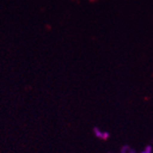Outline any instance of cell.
Wrapping results in <instances>:
<instances>
[{
	"mask_svg": "<svg viewBox=\"0 0 153 153\" xmlns=\"http://www.w3.org/2000/svg\"><path fill=\"white\" fill-rule=\"evenodd\" d=\"M121 153H136V152H135L130 147H128V146H125V147L122 149Z\"/></svg>",
	"mask_w": 153,
	"mask_h": 153,
	"instance_id": "cell-2",
	"label": "cell"
},
{
	"mask_svg": "<svg viewBox=\"0 0 153 153\" xmlns=\"http://www.w3.org/2000/svg\"><path fill=\"white\" fill-rule=\"evenodd\" d=\"M95 135L98 137H102V138H106L108 137V134L107 133L99 131V130H97V129H95Z\"/></svg>",
	"mask_w": 153,
	"mask_h": 153,
	"instance_id": "cell-1",
	"label": "cell"
}]
</instances>
